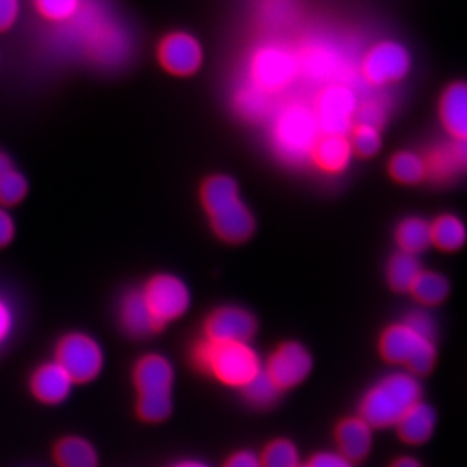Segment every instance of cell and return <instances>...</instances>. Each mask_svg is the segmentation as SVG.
Segmentation results:
<instances>
[{
    "instance_id": "484cf974",
    "label": "cell",
    "mask_w": 467,
    "mask_h": 467,
    "mask_svg": "<svg viewBox=\"0 0 467 467\" xmlns=\"http://www.w3.org/2000/svg\"><path fill=\"white\" fill-rule=\"evenodd\" d=\"M411 296L425 307L439 306L448 298L451 285L443 274L434 271H420L410 287Z\"/></svg>"
},
{
    "instance_id": "603a6c76",
    "label": "cell",
    "mask_w": 467,
    "mask_h": 467,
    "mask_svg": "<svg viewBox=\"0 0 467 467\" xmlns=\"http://www.w3.org/2000/svg\"><path fill=\"white\" fill-rule=\"evenodd\" d=\"M441 123L454 140H466L467 89L463 82L451 85L441 102Z\"/></svg>"
},
{
    "instance_id": "f546056e",
    "label": "cell",
    "mask_w": 467,
    "mask_h": 467,
    "mask_svg": "<svg viewBox=\"0 0 467 467\" xmlns=\"http://www.w3.org/2000/svg\"><path fill=\"white\" fill-rule=\"evenodd\" d=\"M422 271L418 256L409 253H397L388 264V283L395 292H409Z\"/></svg>"
},
{
    "instance_id": "4316f807",
    "label": "cell",
    "mask_w": 467,
    "mask_h": 467,
    "mask_svg": "<svg viewBox=\"0 0 467 467\" xmlns=\"http://www.w3.org/2000/svg\"><path fill=\"white\" fill-rule=\"evenodd\" d=\"M397 243L400 252L418 256L431 247V224L422 218H407L398 225Z\"/></svg>"
},
{
    "instance_id": "277c9868",
    "label": "cell",
    "mask_w": 467,
    "mask_h": 467,
    "mask_svg": "<svg viewBox=\"0 0 467 467\" xmlns=\"http://www.w3.org/2000/svg\"><path fill=\"white\" fill-rule=\"evenodd\" d=\"M192 362L204 374L234 389H243L264 369L250 342H212L203 337L192 349Z\"/></svg>"
},
{
    "instance_id": "8992f818",
    "label": "cell",
    "mask_w": 467,
    "mask_h": 467,
    "mask_svg": "<svg viewBox=\"0 0 467 467\" xmlns=\"http://www.w3.org/2000/svg\"><path fill=\"white\" fill-rule=\"evenodd\" d=\"M321 133L315 110L306 103H287L273 114L271 142L274 151L291 165L310 161L313 147Z\"/></svg>"
},
{
    "instance_id": "83f0119b",
    "label": "cell",
    "mask_w": 467,
    "mask_h": 467,
    "mask_svg": "<svg viewBox=\"0 0 467 467\" xmlns=\"http://www.w3.org/2000/svg\"><path fill=\"white\" fill-rule=\"evenodd\" d=\"M466 243V227L459 216L441 215L431 224V244L441 252H457Z\"/></svg>"
},
{
    "instance_id": "4dcf8cb0",
    "label": "cell",
    "mask_w": 467,
    "mask_h": 467,
    "mask_svg": "<svg viewBox=\"0 0 467 467\" xmlns=\"http://www.w3.org/2000/svg\"><path fill=\"white\" fill-rule=\"evenodd\" d=\"M257 14L265 26L287 27L298 16V0H257Z\"/></svg>"
},
{
    "instance_id": "836d02e7",
    "label": "cell",
    "mask_w": 467,
    "mask_h": 467,
    "mask_svg": "<svg viewBox=\"0 0 467 467\" xmlns=\"http://www.w3.org/2000/svg\"><path fill=\"white\" fill-rule=\"evenodd\" d=\"M241 390L245 400L256 409H269L274 406L282 393L264 369L260 370L259 374L252 381H248Z\"/></svg>"
},
{
    "instance_id": "f1b7e54d",
    "label": "cell",
    "mask_w": 467,
    "mask_h": 467,
    "mask_svg": "<svg viewBox=\"0 0 467 467\" xmlns=\"http://www.w3.org/2000/svg\"><path fill=\"white\" fill-rule=\"evenodd\" d=\"M84 4L85 0H32L36 16L52 29L73 20Z\"/></svg>"
},
{
    "instance_id": "7c38bea8",
    "label": "cell",
    "mask_w": 467,
    "mask_h": 467,
    "mask_svg": "<svg viewBox=\"0 0 467 467\" xmlns=\"http://www.w3.org/2000/svg\"><path fill=\"white\" fill-rule=\"evenodd\" d=\"M358 96L351 85H326L315 103V114L322 133L345 135L354 128Z\"/></svg>"
},
{
    "instance_id": "f35d334b",
    "label": "cell",
    "mask_w": 467,
    "mask_h": 467,
    "mask_svg": "<svg viewBox=\"0 0 467 467\" xmlns=\"http://www.w3.org/2000/svg\"><path fill=\"white\" fill-rule=\"evenodd\" d=\"M16 328V312L5 296H0V347L6 344Z\"/></svg>"
},
{
    "instance_id": "6da1fadb",
    "label": "cell",
    "mask_w": 467,
    "mask_h": 467,
    "mask_svg": "<svg viewBox=\"0 0 467 467\" xmlns=\"http://www.w3.org/2000/svg\"><path fill=\"white\" fill-rule=\"evenodd\" d=\"M52 32L62 49L100 68H119L132 57L133 40L126 23L103 0H85L73 20Z\"/></svg>"
},
{
    "instance_id": "b9f144b4",
    "label": "cell",
    "mask_w": 467,
    "mask_h": 467,
    "mask_svg": "<svg viewBox=\"0 0 467 467\" xmlns=\"http://www.w3.org/2000/svg\"><path fill=\"white\" fill-rule=\"evenodd\" d=\"M223 467H262L260 457L253 451L243 450L230 455Z\"/></svg>"
},
{
    "instance_id": "7bdbcfd3",
    "label": "cell",
    "mask_w": 467,
    "mask_h": 467,
    "mask_svg": "<svg viewBox=\"0 0 467 467\" xmlns=\"http://www.w3.org/2000/svg\"><path fill=\"white\" fill-rule=\"evenodd\" d=\"M390 467H423V464L415 457H401V459L395 460Z\"/></svg>"
},
{
    "instance_id": "60d3db41",
    "label": "cell",
    "mask_w": 467,
    "mask_h": 467,
    "mask_svg": "<svg viewBox=\"0 0 467 467\" xmlns=\"http://www.w3.org/2000/svg\"><path fill=\"white\" fill-rule=\"evenodd\" d=\"M16 221L9 213L8 209L0 206V248L8 247L16 238Z\"/></svg>"
},
{
    "instance_id": "d590c367",
    "label": "cell",
    "mask_w": 467,
    "mask_h": 467,
    "mask_svg": "<svg viewBox=\"0 0 467 467\" xmlns=\"http://www.w3.org/2000/svg\"><path fill=\"white\" fill-rule=\"evenodd\" d=\"M349 142L353 147V153H358L363 158H370L377 155L381 149V135L379 129L366 126V124H356Z\"/></svg>"
},
{
    "instance_id": "e0dca14e",
    "label": "cell",
    "mask_w": 467,
    "mask_h": 467,
    "mask_svg": "<svg viewBox=\"0 0 467 467\" xmlns=\"http://www.w3.org/2000/svg\"><path fill=\"white\" fill-rule=\"evenodd\" d=\"M75 386L73 379L55 360L36 366L29 379L32 397L45 406H59L67 401Z\"/></svg>"
},
{
    "instance_id": "9a60e30c",
    "label": "cell",
    "mask_w": 467,
    "mask_h": 467,
    "mask_svg": "<svg viewBox=\"0 0 467 467\" xmlns=\"http://www.w3.org/2000/svg\"><path fill=\"white\" fill-rule=\"evenodd\" d=\"M203 333L212 342H252L257 333L256 317L239 306H223L206 317Z\"/></svg>"
},
{
    "instance_id": "ab89813d",
    "label": "cell",
    "mask_w": 467,
    "mask_h": 467,
    "mask_svg": "<svg viewBox=\"0 0 467 467\" xmlns=\"http://www.w3.org/2000/svg\"><path fill=\"white\" fill-rule=\"evenodd\" d=\"M305 467H353V463L340 455L337 451H324L313 455L309 462H306Z\"/></svg>"
},
{
    "instance_id": "ffe728a7",
    "label": "cell",
    "mask_w": 467,
    "mask_h": 467,
    "mask_svg": "<svg viewBox=\"0 0 467 467\" xmlns=\"http://www.w3.org/2000/svg\"><path fill=\"white\" fill-rule=\"evenodd\" d=\"M466 140H454L430 150L425 161L427 177L432 181L446 182L454 179L466 168Z\"/></svg>"
},
{
    "instance_id": "ba28073f",
    "label": "cell",
    "mask_w": 467,
    "mask_h": 467,
    "mask_svg": "<svg viewBox=\"0 0 467 467\" xmlns=\"http://www.w3.org/2000/svg\"><path fill=\"white\" fill-rule=\"evenodd\" d=\"M75 384H88L102 374L105 353L99 340L84 331H71L57 340L55 358Z\"/></svg>"
},
{
    "instance_id": "8fae6325",
    "label": "cell",
    "mask_w": 467,
    "mask_h": 467,
    "mask_svg": "<svg viewBox=\"0 0 467 467\" xmlns=\"http://www.w3.org/2000/svg\"><path fill=\"white\" fill-rule=\"evenodd\" d=\"M142 298L161 328L177 321L191 307V291L181 277L172 274H158L142 286Z\"/></svg>"
},
{
    "instance_id": "7402d4cb",
    "label": "cell",
    "mask_w": 467,
    "mask_h": 467,
    "mask_svg": "<svg viewBox=\"0 0 467 467\" xmlns=\"http://www.w3.org/2000/svg\"><path fill=\"white\" fill-rule=\"evenodd\" d=\"M351 158H353V147L348 137L321 133V137L313 147L310 159L317 163V168H321L322 171L336 174L348 167Z\"/></svg>"
},
{
    "instance_id": "4fadbf2b",
    "label": "cell",
    "mask_w": 467,
    "mask_h": 467,
    "mask_svg": "<svg viewBox=\"0 0 467 467\" xmlns=\"http://www.w3.org/2000/svg\"><path fill=\"white\" fill-rule=\"evenodd\" d=\"M410 53L397 41H381L365 53L358 73L366 84L384 87L404 79L410 71Z\"/></svg>"
},
{
    "instance_id": "9c48e42d",
    "label": "cell",
    "mask_w": 467,
    "mask_h": 467,
    "mask_svg": "<svg viewBox=\"0 0 467 467\" xmlns=\"http://www.w3.org/2000/svg\"><path fill=\"white\" fill-rule=\"evenodd\" d=\"M248 82L266 93H282L298 78L296 52L277 43L260 46L248 64Z\"/></svg>"
},
{
    "instance_id": "d4e9b609",
    "label": "cell",
    "mask_w": 467,
    "mask_h": 467,
    "mask_svg": "<svg viewBox=\"0 0 467 467\" xmlns=\"http://www.w3.org/2000/svg\"><path fill=\"white\" fill-rule=\"evenodd\" d=\"M234 106L244 119H252V121L268 119L269 115L275 112L273 94L257 88L252 82H247L238 89V93L234 96Z\"/></svg>"
},
{
    "instance_id": "ac0fdd59",
    "label": "cell",
    "mask_w": 467,
    "mask_h": 467,
    "mask_svg": "<svg viewBox=\"0 0 467 467\" xmlns=\"http://www.w3.org/2000/svg\"><path fill=\"white\" fill-rule=\"evenodd\" d=\"M119 321L124 333L135 339H146L162 330L151 317L140 289L129 291L119 301Z\"/></svg>"
},
{
    "instance_id": "52a82bcc",
    "label": "cell",
    "mask_w": 467,
    "mask_h": 467,
    "mask_svg": "<svg viewBox=\"0 0 467 467\" xmlns=\"http://www.w3.org/2000/svg\"><path fill=\"white\" fill-rule=\"evenodd\" d=\"M137 413L147 423H161L172 413L174 368L161 354H146L133 368Z\"/></svg>"
},
{
    "instance_id": "d6a6232c",
    "label": "cell",
    "mask_w": 467,
    "mask_h": 467,
    "mask_svg": "<svg viewBox=\"0 0 467 467\" xmlns=\"http://www.w3.org/2000/svg\"><path fill=\"white\" fill-rule=\"evenodd\" d=\"M29 194L27 177L16 165L0 172V206L14 208Z\"/></svg>"
},
{
    "instance_id": "5b68a950",
    "label": "cell",
    "mask_w": 467,
    "mask_h": 467,
    "mask_svg": "<svg viewBox=\"0 0 467 467\" xmlns=\"http://www.w3.org/2000/svg\"><path fill=\"white\" fill-rule=\"evenodd\" d=\"M212 229L225 243L247 241L256 229V221L245 206L236 182L229 176H213L202 190Z\"/></svg>"
},
{
    "instance_id": "8d00e7d4",
    "label": "cell",
    "mask_w": 467,
    "mask_h": 467,
    "mask_svg": "<svg viewBox=\"0 0 467 467\" xmlns=\"http://www.w3.org/2000/svg\"><path fill=\"white\" fill-rule=\"evenodd\" d=\"M388 119V106L383 102V99L368 98L365 100H358V110L354 119L358 124H366L375 129H381Z\"/></svg>"
},
{
    "instance_id": "ee69618b",
    "label": "cell",
    "mask_w": 467,
    "mask_h": 467,
    "mask_svg": "<svg viewBox=\"0 0 467 467\" xmlns=\"http://www.w3.org/2000/svg\"><path fill=\"white\" fill-rule=\"evenodd\" d=\"M171 467H211L208 463H204V462H200V460H182V462H177V463L172 464Z\"/></svg>"
},
{
    "instance_id": "cb8c5ba5",
    "label": "cell",
    "mask_w": 467,
    "mask_h": 467,
    "mask_svg": "<svg viewBox=\"0 0 467 467\" xmlns=\"http://www.w3.org/2000/svg\"><path fill=\"white\" fill-rule=\"evenodd\" d=\"M53 462L57 467H99L98 451L80 436L61 437L53 446Z\"/></svg>"
},
{
    "instance_id": "74e56055",
    "label": "cell",
    "mask_w": 467,
    "mask_h": 467,
    "mask_svg": "<svg viewBox=\"0 0 467 467\" xmlns=\"http://www.w3.org/2000/svg\"><path fill=\"white\" fill-rule=\"evenodd\" d=\"M22 16V0H0V36L11 31Z\"/></svg>"
},
{
    "instance_id": "e575fe53",
    "label": "cell",
    "mask_w": 467,
    "mask_h": 467,
    "mask_svg": "<svg viewBox=\"0 0 467 467\" xmlns=\"http://www.w3.org/2000/svg\"><path fill=\"white\" fill-rule=\"evenodd\" d=\"M259 457L262 467H298L301 464L298 448L287 439L271 441Z\"/></svg>"
},
{
    "instance_id": "5bb4252c",
    "label": "cell",
    "mask_w": 467,
    "mask_h": 467,
    "mask_svg": "<svg viewBox=\"0 0 467 467\" xmlns=\"http://www.w3.org/2000/svg\"><path fill=\"white\" fill-rule=\"evenodd\" d=\"M313 369V358L305 345L289 340L274 349L264 370L280 390H289L305 383Z\"/></svg>"
},
{
    "instance_id": "d6986e66",
    "label": "cell",
    "mask_w": 467,
    "mask_h": 467,
    "mask_svg": "<svg viewBox=\"0 0 467 467\" xmlns=\"http://www.w3.org/2000/svg\"><path fill=\"white\" fill-rule=\"evenodd\" d=\"M337 452L345 459L356 463L362 462L372 450L374 428L365 422L360 416L344 419L336 428Z\"/></svg>"
},
{
    "instance_id": "2e32d148",
    "label": "cell",
    "mask_w": 467,
    "mask_h": 467,
    "mask_svg": "<svg viewBox=\"0 0 467 467\" xmlns=\"http://www.w3.org/2000/svg\"><path fill=\"white\" fill-rule=\"evenodd\" d=\"M158 59L161 66L171 75H194L203 62V49L190 34L174 32L161 41Z\"/></svg>"
},
{
    "instance_id": "f6af8a7d",
    "label": "cell",
    "mask_w": 467,
    "mask_h": 467,
    "mask_svg": "<svg viewBox=\"0 0 467 467\" xmlns=\"http://www.w3.org/2000/svg\"><path fill=\"white\" fill-rule=\"evenodd\" d=\"M16 165L14 163L13 159L8 153H5V151L0 150V172L5 171V170H8L9 167H13Z\"/></svg>"
},
{
    "instance_id": "30bf717a",
    "label": "cell",
    "mask_w": 467,
    "mask_h": 467,
    "mask_svg": "<svg viewBox=\"0 0 467 467\" xmlns=\"http://www.w3.org/2000/svg\"><path fill=\"white\" fill-rule=\"evenodd\" d=\"M298 76H305L315 84L349 85L351 62L344 50L330 41H307L300 52H296ZM353 87V85H351Z\"/></svg>"
},
{
    "instance_id": "44dd1931",
    "label": "cell",
    "mask_w": 467,
    "mask_h": 467,
    "mask_svg": "<svg viewBox=\"0 0 467 467\" xmlns=\"http://www.w3.org/2000/svg\"><path fill=\"white\" fill-rule=\"evenodd\" d=\"M437 413L428 402H416L406 415L400 419L397 427L398 436L409 445H423L431 439L436 430Z\"/></svg>"
},
{
    "instance_id": "7a4b0ae2",
    "label": "cell",
    "mask_w": 467,
    "mask_h": 467,
    "mask_svg": "<svg viewBox=\"0 0 467 467\" xmlns=\"http://www.w3.org/2000/svg\"><path fill=\"white\" fill-rule=\"evenodd\" d=\"M437 324L427 310H411L402 321L389 326L379 337L386 362L404 366L410 374L427 375L437 360Z\"/></svg>"
},
{
    "instance_id": "3957f363",
    "label": "cell",
    "mask_w": 467,
    "mask_h": 467,
    "mask_svg": "<svg viewBox=\"0 0 467 467\" xmlns=\"http://www.w3.org/2000/svg\"><path fill=\"white\" fill-rule=\"evenodd\" d=\"M422 400V386L409 370L384 375L360 401V418L372 428L395 427L400 419Z\"/></svg>"
},
{
    "instance_id": "1f68e13d",
    "label": "cell",
    "mask_w": 467,
    "mask_h": 467,
    "mask_svg": "<svg viewBox=\"0 0 467 467\" xmlns=\"http://www.w3.org/2000/svg\"><path fill=\"white\" fill-rule=\"evenodd\" d=\"M389 171L395 181L406 185H415L427 177L425 161L415 151H400L393 156Z\"/></svg>"
}]
</instances>
